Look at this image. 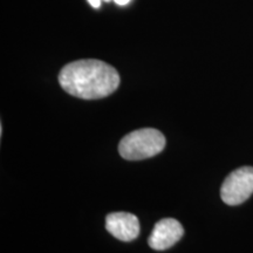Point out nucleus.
<instances>
[{"instance_id":"4","label":"nucleus","mask_w":253,"mask_h":253,"mask_svg":"<svg viewBox=\"0 0 253 253\" xmlns=\"http://www.w3.org/2000/svg\"><path fill=\"white\" fill-rule=\"evenodd\" d=\"M184 235V229L178 220L164 218L155 224L153 232L148 239V244L156 251L170 249Z\"/></svg>"},{"instance_id":"5","label":"nucleus","mask_w":253,"mask_h":253,"mask_svg":"<svg viewBox=\"0 0 253 253\" xmlns=\"http://www.w3.org/2000/svg\"><path fill=\"white\" fill-rule=\"evenodd\" d=\"M106 229L122 242H131L140 235L137 217L129 212H114L106 218Z\"/></svg>"},{"instance_id":"6","label":"nucleus","mask_w":253,"mask_h":253,"mask_svg":"<svg viewBox=\"0 0 253 253\" xmlns=\"http://www.w3.org/2000/svg\"><path fill=\"white\" fill-rule=\"evenodd\" d=\"M87 1L89 2L94 8H99L101 6V1H103V0H87Z\"/></svg>"},{"instance_id":"7","label":"nucleus","mask_w":253,"mask_h":253,"mask_svg":"<svg viewBox=\"0 0 253 253\" xmlns=\"http://www.w3.org/2000/svg\"><path fill=\"white\" fill-rule=\"evenodd\" d=\"M114 1H115L116 4L120 6H125L128 4V2H130V0H114Z\"/></svg>"},{"instance_id":"1","label":"nucleus","mask_w":253,"mask_h":253,"mask_svg":"<svg viewBox=\"0 0 253 253\" xmlns=\"http://www.w3.org/2000/svg\"><path fill=\"white\" fill-rule=\"evenodd\" d=\"M60 86L72 96L97 100L109 96L120 86L118 71L95 59L79 60L66 65L59 74Z\"/></svg>"},{"instance_id":"2","label":"nucleus","mask_w":253,"mask_h":253,"mask_svg":"<svg viewBox=\"0 0 253 253\" xmlns=\"http://www.w3.org/2000/svg\"><path fill=\"white\" fill-rule=\"evenodd\" d=\"M166 148V137L160 130L144 128L131 131L122 138L119 153L125 160L141 161L156 156Z\"/></svg>"},{"instance_id":"3","label":"nucleus","mask_w":253,"mask_h":253,"mask_svg":"<svg viewBox=\"0 0 253 253\" xmlns=\"http://www.w3.org/2000/svg\"><path fill=\"white\" fill-rule=\"evenodd\" d=\"M253 194V168L243 167L226 177L220 188V197L227 205H239Z\"/></svg>"}]
</instances>
